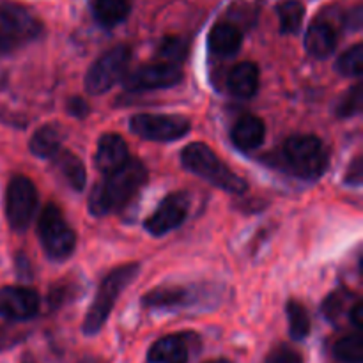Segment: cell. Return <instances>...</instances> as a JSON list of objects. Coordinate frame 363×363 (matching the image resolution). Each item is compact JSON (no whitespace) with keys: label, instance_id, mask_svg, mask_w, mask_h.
Wrapping results in <instances>:
<instances>
[{"label":"cell","instance_id":"cell-10","mask_svg":"<svg viewBox=\"0 0 363 363\" xmlns=\"http://www.w3.org/2000/svg\"><path fill=\"white\" fill-rule=\"evenodd\" d=\"M190 209V197L184 191H176L163 199L156 211L145 220V230L152 236H163L177 229L186 220Z\"/></svg>","mask_w":363,"mask_h":363},{"label":"cell","instance_id":"cell-2","mask_svg":"<svg viewBox=\"0 0 363 363\" xmlns=\"http://www.w3.org/2000/svg\"><path fill=\"white\" fill-rule=\"evenodd\" d=\"M181 163L188 172L195 174L213 186L229 191V194L240 195L248 188L247 183L238 174H234L215 155L211 147L202 142H194V144L186 145L181 152Z\"/></svg>","mask_w":363,"mask_h":363},{"label":"cell","instance_id":"cell-3","mask_svg":"<svg viewBox=\"0 0 363 363\" xmlns=\"http://www.w3.org/2000/svg\"><path fill=\"white\" fill-rule=\"evenodd\" d=\"M138 272H140V266L133 262V264L119 266V268L110 272L108 275L103 279L101 286L98 287L94 301H92L91 308H89L87 315H85L84 319L82 330H84L85 335L92 337L96 335V333H99V330L105 326L106 319L112 314L117 298H119L121 293L133 282V279L138 275Z\"/></svg>","mask_w":363,"mask_h":363},{"label":"cell","instance_id":"cell-11","mask_svg":"<svg viewBox=\"0 0 363 363\" xmlns=\"http://www.w3.org/2000/svg\"><path fill=\"white\" fill-rule=\"evenodd\" d=\"M0 28L18 43L32 41L43 30L38 16H34L27 7L14 2H0Z\"/></svg>","mask_w":363,"mask_h":363},{"label":"cell","instance_id":"cell-14","mask_svg":"<svg viewBox=\"0 0 363 363\" xmlns=\"http://www.w3.org/2000/svg\"><path fill=\"white\" fill-rule=\"evenodd\" d=\"M197 300L194 289L179 286H163L152 289L142 298V303L147 308H158V311H179V308L190 307Z\"/></svg>","mask_w":363,"mask_h":363},{"label":"cell","instance_id":"cell-25","mask_svg":"<svg viewBox=\"0 0 363 363\" xmlns=\"http://www.w3.org/2000/svg\"><path fill=\"white\" fill-rule=\"evenodd\" d=\"M280 21V32L282 34H296L303 23L305 7L298 0H286L277 7Z\"/></svg>","mask_w":363,"mask_h":363},{"label":"cell","instance_id":"cell-22","mask_svg":"<svg viewBox=\"0 0 363 363\" xmlns=\"http://www.w3.org/2000/svg\"><path fill=\"white\" fill-rule=\"evenodd\" d=\"M130 11V0H94L92 4L96 21L105 28H112L123 23Z\"/></svg>","mask_w":363,"mask_h":363},{"label":"cell","instance_id":"cell-1","mask_svg":"<svg viewBox=\"0 0 363 363\" xmlns=\"http://www.w3.org/2000/svg\"><path fill=\"white\" fill-rule=\"evenodd\" d=\"M105 176L89 197V211L94 216L119 211L133 201L147 181V170L140 160L130 158L121 169Z\"/></svg>","mask_w":363,"mask_h":363},{"label":"cell","instance_id":"cell-18","mask_svg":"<svg viewBox=\"0 0 363 363\" xmlns=\"http://www.w3.org/2000/svg\"><path fill=\"white\" fill-rule=\"evenodd\" d=\"M230 94L236 98H254L259 89V69L254 62H240L233 67L227 78Z\"/></svg>","mask_w":363,"mask_h":363},{"label":"cell","instance_id":"cell-9","mask_svg":"<svg viewBox=\"0 0 363 363\" xmlns=\"http://www.w3.org/2000/svg\"><path fill=\"white\" fill-rule=\"evenodd\" d=\"M183 69L179 64L158 62L142 66L140 69L133 71L123 78V85L126 91L144 92L156 91V89H169L183 80Z\"/></svg>","mask_w":363,"mask_h":363},{"label":"cell","instance_id":"cell-27","mask_svg":"<svg viewBox=\"0 0 363 363\" xmlns=\"http://www.w3.org/2000/svg\"><path fill=\"white\" fill-rule=\"evenodd\" d=\"M337 71L344 77L358 78L363 71V46L358 45L351 46L350 50L342 53L337 60Z\"/></svg>","mask_w":363,"mask_h":363},{"label":"cell","instance_id":"cell-23","mask_svg":"<svg viewBox=\"0 0 363 363\" xmlns=\"http://www.w3.org/2000/svg\"><path fill=\"white\" fill-rule=\"evenodd\" d=\"M286 312L291 339L296 340V342L307 339L311 335V315H308L303 303H300L298 300H289L287 301Z\"/></svg>","mask_w":363,"mask_h":363},{"label":"cell","instance_id":"cell-5","mask_svg":"<svg viewBox=\"0 0 363 363\" xmlns=\"http://www.w3.org/2000/svg\"><path fill=\"white\" fill-rule=\"evenodd\" d=\"M38 230L43 248L50 259L62 261L73 254L74 247H77V236L55 204H48L43 209Z\"/></svg>","mask_w":363,"mask_h":363},{"label":"cell","instance_id":"cell-33","mask_svg":"<svg viewBox=\"0 0 363 363\" xmlns=\"http://www.w3.org/2000/svg\"><path fill=\"white\" fill-rule=\"evenodd\" d=\"M347 318H350L351 325L354 326V328L360 332V330L363 328V303L360 300H357L353 303V307H351L350 314H347Z\"/></svg>","mask_w":363,"mask_h":363},{"label":"cell","instance_id":"cell-19","mask_svg":"<svg viewBox=\"0 0 363 363\" xmlns=\"http://www.w3.org/2000/svg\"><path fill=\"white\" fill-rule=\"evenodd\" d=\"M241 43H243L241 30L233 23H216L208 38V46L211 53L222 57H229L240 52Z\"/></svg>","mask_w":363,"mask_h":363},{"label":"cell","instance_id":"cell-4","mask_svg":"<svg viewBox=\"0 0 363 363\" xmlns=\"http://www.w3.org/2000/svg\"><path fill=\"white\" fill-rule=\"evenodd\" d=\"M284 156L298 177L314 181L328 169V152L314 135H294L284 145Z\"/></svg>","mask_w":363,"mask_h":363},{"label":"cell","instance_id":"cell-32","mask_svg":"<svg viewBox=\"0 0 363 363\" xmlns=\"http://www.w3.org/2000/svg\"><path fill=\"white\" fill-rule=\"evenodd\" d=\"M67 112L74 117H85L89 113V105L82 98H71L67 101Z\"/></svg>","mask_w":363,"mask_h":363},{"label":"cell","instance_id":"cell-17","mask_svg":"<svg viewBox=\"0 0 363 363\" xmlns=\"http://www.w3.org/2000/svg\"><path fill=\"white\" fill-rule=\"evenodd\" d=\"M186 340L181 335H167L156 340L147 353L149 363H188Z\"/></svg>","mask_w":363,"mask_h":363},{"label":"cell","instance_id":"cell-7","mask_svg":"<svg viewBox=\"0 0 363 363\" xmlns=\"http://www.w3.org/2000/svg\"><path fill=\"white\" fill-rule=\"evenodd\" d=\"M38 190L25 176H14L7 184L6 216L14 230H25L30 225L38 209Z\"/></svg>","mask_w":363,"mask_h":363},{"label":"cell","instance_id":"cell-37","mask_svg":"<svg viewBox=\"0 0 363 363\" xmlns=\"http://www.w3.org/2000/svg\"><path fill=\"white\" fill-rule=\"evenodd\" d=\"M23 363H34V362H32V360H30V358H28V357H27V358H25V360H23Z\"/></svg>","mask_w":363,"mask_h":363},{"label":"cell","instance_id":"cell-15","mask_svg":"<svg viewBox=\"0 0 363 363\" xmlns=\"http://www.w3.org/2000/svg\"><path fill=\"white\" fill-rule=\"evenodd\" d=\"M337 48V32L328 21H314L305 35V50L314 59H328Z\"/></svg>","mask_w":363,"mask_h":363},{"label":"cell","instance_id":"cell-34","mask_svg":"<svg viewBox=\"0 0 363 363\" xmlns=\"http://www.w3.org/2000/svg\"><path fill=\"white\" fill-rule=\"evenodd\" d=\"M18 45H20V43H18L16 39L11 38L6 30H2V28H0V55H2V53L13 52Z\"/></svg>","mask_w":363,"mask_h":363},{"label":"cell","instance_id":"cell-29","mask_svg":"<svg viewBox=\"0 0 363 363\" xmlns=\"http://www.w3.org/2000/svg\"><path fill=\"white\" fill-rule=\"evenodd\" d=\"M362 99H363L362 85L357 84L346 96H344L342 101L337 105V113H339L340 117L358 116L362 110Z\"/></svg>","mask_w":363,"mask_h":363},{"label":"cell","instance_id":"cell-28","mask_svg":"<svg viewBox=\"0 0 363 363\" xmlns=\"http://www.w3.org/2000/svg\"><path fill=\"white\" fill-rule=\"evenodd\" d=\"M186 53L188 45L181 38H165L158 48V57L162 59V62L179 64L181 60H184Z\"/></svg>","mask_w":363,"mask_h":363},{"label":"cell","instance_id":"cell-21","mask_svg":"<svg viewBox=\"0 0 363 363\" xmlns=\"http://www.w3.org/2000/svg\"><path fill=\"white\" fill-rule=\"evenodd\" d=\"M62 149V131L53 124L39 128L30 138L32 155L43 160H52Z\"/></svg>","mask_w":363,"mask_h":363},{"label":"cell","instance_id":"cell-20","mask_svg":"<svg viewBox=\"0 0 363 363\" xmlns=\"http://www.w3.org/2000/svg\"><path fill=\"white\" fill-rule=\"evenodd\" d=\"M52 160L53 163H55L57 170L60 172V176L67 181V184H69L73 190H84L85 181H87V172H85L84 163H82V160L78 158V156H74L73 152L67 151V149H60Z\"/></svg>","mask_w":363,"mask_h":363},{"label":"cell","instance_id":"cell-35","mask_svg":"<svg viewBox=\"0 0 363 363\" xmlns=\"http://www.w3.org/2000/svg\"><path fill=\"white\" fill-rule=\"evenodd\" d=\"M80 363H101V362L96 360V358H85V360H82Z\"/></svg>","mask_w":363,"mask_h":363},{"label":"cell","instance_id":"cell-36","mask_svg":"<svg viewBox=\"0 0 363 363\" xmlns=\"http://www.w3.org/2000/svg\"><path fill=\"white\" fill-rule=\"evenodd\" d=\"M208 363H230V362H227V360H213V362H208Z\"/></svg>","mask_w":363,"mask_h":363},{"label":"cell","instance_id":"cell-6","mask_svg":"<svg viewBox=\"0 0 363 363\" xmlns=\"http://www.w3.org/2000/svg\"><path fill=\"white\" fill-rule=\"evenodd\" d=\"M131 60V48L126 45H117L103 53L91 66L85 77V89L89 94L99 96L110 91L117 82H121L126 74Z\"/></svg>","mask_w":363,"mask_h":363},{"label":"cell","instance_id":"cell-24","mask_svg":"<svg viewBox=\"0 0 363 363\" xmlns=\"http://www.w3.org/2000/svg\"><path fill=\"white\" fill-rule=\"evenodd\" d=\"M332 353L337 363H363V339L360 332L337 340Z\"/></svg>","mask_w":363,"mask_h":363},{"label":"cell","instance_id":"cell-12","mask_svg":"<svg viewBox=\"0 0 363 363\" xmlns=\"http://www.w3.org/2000/svg\"><path fill=\"white\" fill-rule=\"evenodd\" d=\"M39 312V296L28 287L9 286L0 289V315L9 321H28Z\"/></svg>","mask_w":363,"mask_h":363},{"label":"cell","instance_id":"cell-30","mask_svg":"<svg viewBox=\"0 0 363 363\" xmlns=\"http://www.w3.org/2000/svg\"><path fill=\"white\" fill-rule=\"evenodd\" d=\"M264 363H303V357L294 347L287 346V344H280V346L273 347L269 351Z\"/></svg>","mask_w":363,"mask_h":363},{"label":"cell","instance_id":"cell-31","mask_svg":"<svg viewBox=\"0 0 363 363\" xmlns=\"http://www.w3.org/2000/svg\"><path fill=\"white\" fill-rule=\"evenodd\" d=\"M363 179V167H362V158H354V162L350 165V170L346 174V183L353 184V186H360Z\"/></svg>","mask_w":363,"mask_h":363},{"label":"cell","instance_id":"cell-16","mask_svg":"<svg viewBox=\"0 0 363 363\" xmlns=\"http://www.w3.org/2000/svg\"><path fill=\"white\" fill-rule=\"evenodd\" d=\"M233 142L241 151H254L261 147L266 137L264 121L257 116H243L236 121L233 128Z\"/></svg>","mask_w":363,"mask_h":363},{"label":"cell","instance_id":"cell-13","mask_svg":"<svg viewBox=\"0 0 363 363\" xmlns=\"http://www.w3.org/2000/svg\"><path fill=\"white\" fill-rule=\"evenodd\" d=\"M130 160L128 144L121 135L106 133L99 138L94 155V163L99 172L110 174L121 169Z\"/></svg>","mask_w":363,"mask_h":363},{"label":"cell","instance_id":"cell-8","mask_svg":"<svg viewBox=\"0 0 363 363\" xmlns=\"http://www.w3.org/2000/svg\"><path fill=\"white\" fill-rule=\"evenodd\" d=\"M130 130L144 140L172 142L190 133L191 124L183 116L137 113L130 119Z\"/></svg>","mask_w":363,"mask_h":363},{"label":"cell","instance_id":"cell-26","mask_svg":"<svg viewBox=\"0 0 363 363\" xmlns=\"http://www.w3.org/2000/svg\"><path fill=\"white\" fill-rule=\"evenodd\" d=\"M354 301L357 300L353 298V294L347 293V291H333V293L326 298L325 303H323V314H325V318L328 319L332 325H337V323L342 319L344 314H350Z\"/></svg>","mask_w":363,"mask_h":363}]
</instances>
